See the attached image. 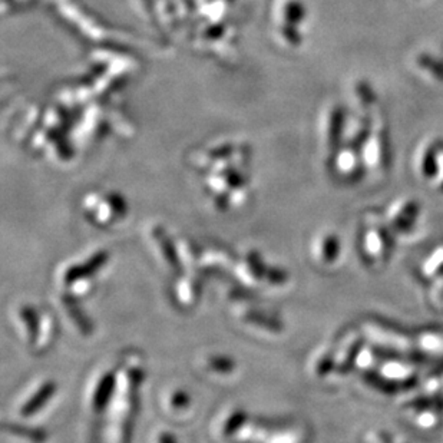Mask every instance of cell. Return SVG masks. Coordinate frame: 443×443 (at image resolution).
<instances>
[{"instance_id": "1", "label": "cell", "mask_w": 443, "mask_h": 443, "mask_svg": "<svg viewBox=\"0 0 443 443\" xmlns=\"http://www.w3.org/2000/svg\"><path fill=\"white\" fill-rule=\"evenodd\" d=\"M51 392H52V386H49V385L47 386V389H42V390H40V393L36 396V399L34 397V401H32V402H29V403L25 406V409L22 410L23 414H25V415L32 414V412H34L36 407H39V406L45 402V397H48V396L51 394Z\"/></svg>"}]
</instances>
